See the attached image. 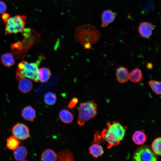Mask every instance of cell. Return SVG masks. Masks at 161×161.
Wrapping results in <instances>:
<instances>
[{"mask_svg":"<svg viewBox=\"0 0 161 161\" xmlns=\"http://www.w3.org/2000/svg\"><path fill=\"white\" fill-rule=\"evenodd\" d=\"M106 125L107 128L103 131L101 136L103 140L107 142V148H110L119 144L123 139L126 128L117 122L108 123Z\"/></svg>","mask_w":161,"mask_h":161,"instance_id":"1","label":"cell"},{"mask_svg":"<svg viewBox=\"0 0 161 161\" xmlns=\"http://www.w3.org/2000/svg\"><path fill=\"white\" fill-rule=\"evenodd\" d=\"M100 36V33L94 26L87 24L80 26L75 30L74 37L78 43L84 45L97 42Z\"/></svg>","mask_w":161,"mask_h":161,"instance_id":"2","label":"cell"},{"mask_svg":"<svg viewBox=\"0 0 161 161\" xmlns=\"http://www.w3.org/2000/svg\"><path fill=\"white\" fill-rule=\"evenodd\" d=\"M78 124L82 126L85 123L94 117L97 113V105L93 100L81 103L78 108Z\"/></svg>","mask_w":161,"mask_h":161,"instance_id":"3","label":"cell"},{"mask_svg":"<svg viewBox=\"0 0 161 161\" xmlns=\"http://www.w3.org/2000/svg\"><path fill=\"white\" fill-rule=\"evenodd\" d=\"M44 59L43 55H40L38 59L34 63H28L23 61L24 66L21 70L18 69L16 78L18 80L25 78H28L35 82H38L37 73L38 66Z\"/></svg>","mask_w":161,"mask_h":161,"instance_id":"4","label":"cell"},{"mask_svg":"<svg viewBox=\"0 0 161 161\" xmlns=\"http://www.w3.org/2000/svg\"><path fill=\"white\" fill-rule=\"evenodd\" d=\"M26 19L25 16L19 15L9 18L4 24L6 32L9 34L22 32L24 28Z\"/></svg>","mask_w":161,"mask_h":161,"instance_id":"5","label":"cell"},{"mask_svg":"<svg viewBox=\"0 0 161 161\" xmlns=\"http://www.w3.org/2000/svg\"><path fill=\"white\" fill-rule=\"evenodd\" d=\"M12 132L13 136L18 140H25L30 137L29 129L23 123H16L12 127Z\"/></svg>","mask_w":161,"mask_h":161,"instance_id":"6","label":"cell"},{"mask_svg":"<svg viewBox=\"0 0 161 161\" xmlns=\"http://www.w3.org/2000/svg\"><path fill=\"white\" fill-rule=\"evenodd\" d=\"M134 159L137 161H155L156 158L153 152L148 148H142L134 154Z\"/></svg>","mask_w":161,"mask_h":161,"instance_id":"7","label":"cell"},{"mask_svg":"<svg viewBox=\"0 0 161 161\" xmlns=\"http://www.w3.org/2000/svg\"><path fill=\"white\" fill-rule=\"evenodd\" d=\"M154 27L151 23L144 21L141 23L138 27V32L143 37L148 38L152 35Z\"/></svg>","mask_w":161,"mask_h":161,"instance_id":"8","label":"cell"},{"mask_svg":"<svg viewBox=\"0 0 161 161\" xmlns=\"http://www.w3.org/2000/svg\"><path fill=\"white\" fill-rule=\"evenodd\" d=\"M129 72L126 68L124 66H120L116 70L117 80L120 84L126 83L129 80Z\"/></svg>","mask_w":161,"mask_h":161,"instance_id":"9","label":"cell"},{"mask_svg":"<svg viewBox=\"0 0 161 161\" xmlns=\"http://www.w3.org/2000/svg\"><path fill=\"white\" fill-rule=\"evenodd\" d=\"M115 18V14L112 10L104 11L101 15V27H104L107 26L114 21Z\"/></svg>","mask_w":161,"mask_h":161,"instance_id":"10","label":"cell"},{"mask_svg":"<svg viewBox=\"0 0 161 161\" xmlns=\"http://www.w3.org/2000/svg\"><path fill=\"white\" fill-rule=\"evenodd\" d=\"M21 115L25 120L33 121L36 117V112L35 109L30 106L24 107L22 110Z\"/></svg>","mask_w":161,"mask_h":161,"instance_id":"11","label":"cell"},{"mask_svg":"<svg viewBox=\"0 0 161 161\" xmlns=\"http://www.w3.org/2000/svg\"><path fill=\"white\" fill-rule=\"evenodd\" d=\"M19 80L18 88L21 92L25 93L30 92L32 90L33 85L30 80L24 78Z\"/></svg>","mask_w":161,"mask_h":161,"instance_id":"12","label":"cell"},{"mask_svg":"<svg viewBox=\"0 0 161 161\" xmlns=\"http://www.w3.org/2000/svg\"><path fill=\"white\" fill-rule=\"evenodd\" d=\"M27 154V148L24 146H18L14 150L13 153L14 157L17 161H23L26 159Z\"/></svg>","mask_w":161,"mask_h":161,"instance_id":"13","label":"cell"},{"mask_svg":"<svg viewBox=\"0 0 161 161\" xmlns=\"http://www.w3.org/2000/svg\"><path fill=\"white\" fill-rule=\"evenodd\" d=\"M51 75V71L49 68L42 67L38 69L37 78L38 80L41 82H45L48 80Z\"/></svg>","mask_w":161,"mask_h":161,"instance_id":"14","label":"cell"},{"mask_svg":"<svg viewBox=\"0 0 161 161\" xmlns=\"http://www.w3.org/2000/svg\"><path fill=\"white\" fill-rule=\"evenodd\" d=\"M41 160L43 161H55L58 160L57 154L52 150L48 149L41 154Z\"/></svg>","mask_w":161,"mask_h":161,"instance_id":"15","label":"cell"},{"mask_svg":"<svg viewBox=\"0 0 161 161\" xmlns=\"http://www.w3.org/2000/svg\"><path fill=\"white\" fill-rule=\"evenodd\" d=\"M143 78L142 72L138 68L134 69L129 73V80L131 82L135 83L140 82Z\"/></svg>","mask_w":161,"mask_h":161,"instance_id":"16","label":"cell"},{"mask_svg":"<svg viewBox=\"0 0 161 161\" xmlns=\"http://www.w3.org/2000/svg\"><path fill=\"white\" fill-rule=\"evenodd\" d=\"M59 116L61 120L66 123H71L74 119L73 114L66 109L61 110L59 112Z\"/></svg>","mask_w":161,"mask_h":161,"instance_id":"17","label":"cell"},{"mask_svg":"<svg viewBox=\"0 0 161 161\" xmlns=\"http://www.w3.org/2000/svg\"><path fill=\"white\" fill-rule=\"evenodd\" d=\"M146 136L141 131H136L132 135V140L134 143L138 145L143 144L146 140Z\"/></svg>","mask_w":161,"mask_h":161,"instance_id":"18","label":"cell"},{"mask_svg":"<svg viewBox=\"0 0 161 161\" xmlns=\"http://www.w3.org/2000/svg\"><path fill=\"white\" fill-rule=\"evenodd\" d=\"M89 153L95 158L101 156L104 153L103 150L100 144L94 143L89 148Z\"/></svg>","mask_w":161,"mask_h":161,"instance_id":"19","label":"cell"},{"mask_svg":"<svg viewBox=\"0 0 161 161\" xmlns=\"http://www.w3.org/2000/svg\"><path fill=\"white\" fill-rule=\"evenodd\" d=\"M57 154L58 160L59 161L74 160V157L72 153L68 150H62L59 152Z\"/></svg>","mask_w":161,"mask_h":161,"instance_id":"20","label":"cell"},{"mask_svg":"<svg viewBox=\"0 0 161 161\" xmlns=\"http://www.w3.org/2000/svg\"><path fill=\"white\" fill-rule=\"evenodd\" d=\"M1 61L4 66L8 67L12 66L15 63L13 56L9 52L6 53L2 55Z\"/></svg>","mask_w":161,"mask_h":161,"instance_id":"21","label":"cell"},{"mask_svg":"<svg viewBox=\"0 0 161 161\" xmlns=\"http://www.w3.org/2000/svg\"><path fill=\"white\" fill-rule=\"evenodd\" d=\"M19 140L13 136L8 138L6 141V146L9 149L14 151L19 146Z\"/></svg>","mask_w":161,"mask_h":161,"instance_id":"22","label":"cell"},{"mask_svg":"<svg viewBox=\"0 0 161 161\" xmlns=\"http://www.w3.org/2000/svg\"><path fill=\"white\" fill-rule=\"evenodd\" d=\"M44 100L45 103L48 105H54L56 102V95L52 92H47L44 95Z\"/></svg>","mask_w":161,"mask_h":161,"instance_id":"23","label":"cell"},{"mask_svg":"<svg viewBox=\"0 0 161 161\" xmlns=\"http://www.w3.org/2000/svg\"><path fill=\"white\" fill-rule=\"evenodd\" d=\"M148 83L152 91L156 95L161 94V83L160 81L151 80L149 81Z\"/></svg>","mask_w":161,"mask_h":161,"instance_id":"24","label":"cell"},{"mask_svg":"<svg viewBox=\"0 0 161 161\" xmlns=\"http://www.w3.org/2000/svg\"><path fill=\"white\" fill-rule=\"evenodd\" d=\"M161 138L158 137L155 139L151 144L152 149L154 153L160 156L161 154Z\"/></svg>","mask_w":161,"mask_h":161,"instance_id":"25","label":"cell"},{"mask_svg":"<svg viewBox=\"0 0 161 161\" xmlns=\"http://www.w3.org/2000/svg\"><path fill=\"white\" fill-rule=\"evenodd\" d=\"M102 137L100 134L97 132H95L93 139V143L100 144L102 142Z\"/></svg>","mask_w":161,"mask_h":161,"instance_id":"26","label":"cell"},{"mask_svg":"<svg viewBox=\"0 0 161 161\" xmlns=\"http://www.w3.org/2000/svg\"><path fill=\"white\" fill-rule=\"evenodd\" d=\"M78 102V99L76 97L72 98L70 101L68 105V107L71 109H72L76 105Z\"/></svg>","mask_w":161,"mask_h":161,"instance_id":"27","label":"cell"},{"mask_svg":"<svg viewBox=\"0 0 161 161\" xmlns=\"http://www.w3.org/2000/svg\"><path fill=\"white\" fill-rule=\"evenodd\" d=\"M6 8L7 6L4 2L0 1V14L5 12Z\"/></svg>","mask_w":161,"mask_h":161,"instance_id":"28","label":"cell"},{"mask_svg":"<svg viewBox=\"0 0 161 161\" xmlns=\"http://www.w3.org/2000/svg\"><path fill=\"white\" fill-rule=\"evenodd\" d=\"M10 15L9 14L7 13H3L1 16V18L4 21V24H5L7 22V20L9 18Z\"/></svg>","mask_w":161,"mask_h":161,"instance_id":"29","label":"cell"},{"mask_svg":"<svg viewBox=\"0 0 161 161\" xmlns=\"http://www.w3.org/2000/svg\"><path fill=\"white\" fill-rule=\"evenodd\" d=\"M153 66V64L151 63L148 62L147 64L146 67L148 69H151L152 68Z\"/></svg>","mask_w":161,"mask_h":161,"instance_id":"30","label":"cell"}]
</instances>
